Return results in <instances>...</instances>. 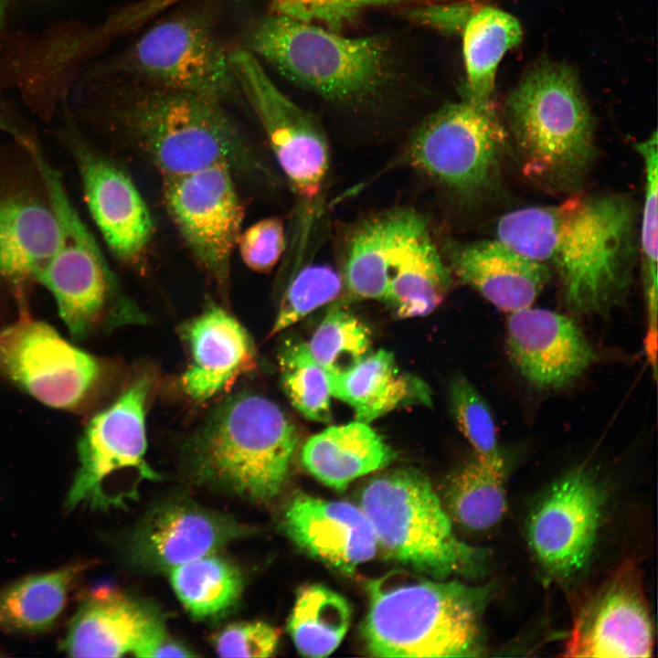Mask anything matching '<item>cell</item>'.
Instances as JSON below:
<instances>
[{
	"label": "cell",
	"instance_id": "4",
	"mask_svg": "<svg viewBox=\"0 0 658 658\" xmlns=\"http://www.w3.org/2000/svg\"><path fill=\"white\" fill-rule=\"evenodd\" d=\"M133 80L117 113L163 179L216 164L247 175L265 170L221 103Z\"/></svg>",
	"mask_w": 658,
	"mask_h": 658
},
{
	"label": "cell",
	"instance_id": "6",
	"mask_svg": "<svg viewBox=\"0 0 658 658\" xmlns=\"http://www.w3.org/2000/svg\"><path fill=\"white\" fill-rule=\"evenodd\" d=\"M299 436L281 409L265 397L236 395L193 438L196 472L240 494L274 497L288 476Z\"/></svg>",
	"mask_w": 658,
	"mask_h": 658
},
{
	"label": "cell",
	"instance_id": "44",
	"mask_svg": "<svg viewBox=\"0 0 658 658\" xmlns=\"http://www.w3.org/2000/svg\"><path fill=\"white\" fill-rule=\"evenodd\" d=\"M4 4H5V0H0V22H1V19L3 16Z\"/></svg>",
	"mask_w": 658,
	"mask_h": 658
},
{
	"label": "cell",
	"instance_id": "13",
	"mask_svg": "<svg viewBox=\"0 0 658 658\" xmlns=\"http://www.w3.org/2000/svg\"><path fill=\"white\" fill-rule=\"evenodd\" d=\"M242 97L254 111L272 153L294 193L318 196L330 164L326 136L313 115L290 100L246 48L229 52Z\"/></svg>",
	"mask_w": 658,
	"mask_h": 658
},
{
	"label": "cell",
	"instance_id": "1",
	"mask_svg": "<svg viewBox=\"0 0 658 658\" xmlns=\"http://www.w3.org/2000/svg\"><path fill=\"white\" fill-rule=\"evenodd\" d=\"M639 205L623 193L568 196L503 215L496 239L547 266L577 314L605 316L626 302L639 259Z\"/></svg>",
	"mask_w": 658,
	"mask_h": 658
},
{
	"label": "cell",
	"instance_id": "19",
	"mask_svg": "<svg viewBox=\"0 0 658 658\" xmlns=\"http://www.w3.org/2000/svg\"><path fill=\"white\" fill-rule=\"evenodd\" d=\"M506 347L519 374L541 390L569 385L598 358L575 320L531 306L510 313Z\"/></svg>",
	"mask_w": 658,
	"mask_h": 658
},
{
	"label": "cell",
	"instance_id": "17",
	"mask_svg": "<svg viewBox=\"0 0 658 658\" xmlns=\"http://www.w3.org/2000/svg\"><path fill=\"white\" fill-rule=\"evenodd\" d=\"M78 170L89 213L111 251L134 263L154 234L150 210L131 177L70 131L62 139Z\"/></svg>",
	"mask_w": 658,
	"mask_h": 658
},
{
	"label": "cell",
	"instance_id": "38",
	"mask_svg": "<svg viewBox=\"0 0 658 658\" xmlns=\"http://www.w3.org/2000/svg\"><path fill=\"white\" fill-rule=\"evenodd\" d=\"M343 290L340 272L332 267L325 264L303 267L284 292L270 335L280 333L335 300Z\"/></svg>",
	"mask_w": 658,
	"mask_h": 658
},
{
	"label": "cell",
	"instance_id": "15",
	"mask_svg": "<svg viewBox=\"0 0 658 658\" xmlns=\"http://www.w3.org/2000/svg\"><path fill=\"white\" fill-rule=\"evenodd\" d=\"M227 164L163 179L167 212L197 263L221 287L241 233L243 207Z\"/></svg>",
	"mask_w": 658,
	"mask_h": 658
},
{
	"label": "cell",
	"instance_id": "20",
	"mask_svg": "<svg viewBox=\"0 0 658 658\" xmlns=\"http://www.w3.org/2000/svg\"><path fill=\"white\" fill-rule=\"evenodd\" d=\"M440 249L452 276L508 313L532 306L552 276L547 266L498 239H448Z\"/></svg>",
	"mask_w": 658,
	"mask_h": 658
},
{
	"label": "cell",
	"instance_id": "30",
	"mask_svg": "<svg viewBox=\"0 0 658 658\" xmlns=\"http://www.w3.org/2000/svg\"><path fill=\"white\" fill-rule=\"evenodd\" d=\"M85 569L79 563L31 575L0 589V631L40 632L62 612L69 590Z\"/></svg>",
	"mask_w": 658,
	"mask_h": 658
},
{
	"label": "cell",
	"instance_id": "28",
	"mask_svg": "<svg viewBox=\"0 0 658 658\" xmlns=\"http://www.w3.org/2000/svg\"><path fill=\"white\" fill-rule=\"evenodd\" d=\"M332 397L347 404L356 420L369 423L387 413L413 404H430L423 381L398 368L393 354L379 349L349 371L328 376Z\"/></svg>",
	"mask_w": 658,
	"mask_h": 658
},
{
	"label": "cell",
	"instance_id": "9",
	"mask_svg": "<svg viewBox=\"0 0 658 658\" xmlns=\"http://www.w3.org/2000/svg\"><path fill=\"white\" fill-rule=\"evenodd\" d=\"M120 68L133 79L221 104L242 97L229 52L207 7L183 10L150 27L127 50Z\"/></svg>",
	"mask_w": 658,
	"mask_h": 658
},
{
	"label": "cell",
	"instance_id": "33",
	"mask_svg": "<svg viewBox=\"0 0 658 658\" xmlns=\"http://www.w3.org/2000/svg\"><path fill=\"white\" fill-rule=\"evenodd\" d=\"M170 570V581L177 598L196 618L224 613L236 603L241 592L239 571L211 554Z\"/></svg>",
	"mask_w": 658,
	"mask_h": 658
},
{
	"label": "cell",
	"instance_id": "32",
	"mask_svg": "<svg viewBox=\"0 0 658 658\" xmlns=\"http://www.w3.org/2000/svg\"><path fill=\"white\" fill-rule=\"evenodd\" d=\"M504 474L505 469L477 458L458 469L445 489L451 516L472 531H483L495 525L507 506Z\"/></svg>",
	"mask_w": 658,
	"mask_h": 658
},
{
	"label": "cell",
	"instance_id": "39",
	"mask_svg": "<svg viewBox=\"0 0 658 658\" xmlns=\"http://www.w3.org/2000/svg\"><path fill=\"white\" fill-rule=\"evenodd\" d=\"M450 0H271L273 13L305 22H322L337 32L369 7L402 5L412 7Z\"/></svg>",
	"mask_w": 658,
	"mask_h": 658
},
{
	"label": "cell",
	"instance_id": "34",
	"mask_svg": "<svg viewBox=\"0 0 658 658\" xmlns=\"http://www.w3.org/2000/svg\"><path fill=\"white\" fill-rule=\"evenodd\" d=\"M657 132L638 142L634 148L644 163V205L639 228V257L642 263L643 292L647 312V333L644 347L657 348V193L658 145Z\"/></svg>",
	"mask_w": 658,
	"mask_h": 658
},
{
	"label": "cell",
	"instance_id": "27",
	"mask_svg": "<svg viewBox=\"0 0 658 658\" xmlns=\"http://www.w3.org/2000/svg\"><path fill=\"white\" fill-rule=\"evenodd\" d=\"M394 450L368 423L332 426L302 445V467L318 481L344 491L355 479L389 465Z\"/></svg>",
	"mask_w": 658,
	"mask_h": 658
},
{
	"label": "cell",
	"instance_id": "7",
	"mask_svg": "<svg viewBox=\"0 0 658 658\" xmlns=\"http://www.w3.org/2000/svg\"><path fill=\"white\" fill-rule=\"evenodd\" d=\"M359 507L378 547L419 573L443 579L476 575L487 553L460 540L429 479L414 469L389 471L362 489Z\"/></svg>",
	"mask_w": 658,
	"mask_h": 658
},
{
	"label": "cell",
	"instance_id": "37",
	"mask_svg": "<svg viewBox=\"0 0 658 658\" xmlns=\"http://www.w3.org/2000/svg\"><path fill=\"white\" fill-rule=\"evenodd\" d=\"M452 417L475 451V458L505 469L492 411L473 385L464 377L451 380L449 390Z\"/></svg>",
	"mask_w": 658,
	"mask_h": 658
},
{
	"label": "cell",
	"instance_id": "12",
	"mask_svg": "<svg viewBox=\"0 0 658 658\" xmlns=\"http://www.w3.org/2000/svg\"><path fill=\"white\" fill-rule=\"evenodd\" d=\"M106 371L103 360L46 322L22 315L0 328V376L50 408L87 411Z\"/></svg>",
	"mask_w": 658,
	"mask_h": 658
},
{
	"label": "cell",
	"instance_id": "31",
	"mask_svg": "<svg viewBox=\"0 0 658 658\" xmlns=\"http://www.w3.org/2000/svg\"><path fill=\"white\" fill-rule=\"evenodd\" d=\"M351 621V607L339 593L313 584L301 589L288 622L298 652L325 657L341 643Z\"/></svg>",
	"mask_w": 658,
	"mask_h": 658
},
{
	"label": "cell",
	"instance_id": "5",
	"mask_svg": "<svg viewBox=\"0 0 658 658\" xmlns=\"http://www.w3.org/2000/svg\"><path fill=\"white\" fill-rule=\"evenodd\" d=\"M244 39L247 50L292 82L335 103L366 101L392 73L390 50L383 38L345 37L277 13L251 25Z\"/></svg>",
	"mask_w": 658,
	"mask_h": 658
},
{
	"label": "cell",
	"instance_id": "3",
	"mask_svg": "<svg viewBox=\"0 0 658 658\" xmlns=\"http://www.w3.org/2000/svg\"><path fill=\"white\" fill-rule=\"evenodd\" d=\"M362 625L377 657H474L483 651V614L489 589L391 571L366 583Z\"/></svg>",
	"mask_w": 658,
	"mask_h": 658
},
{
	"label": "cell",
	"instance_id": "8",
	"mask_svg": "<svg viewBox=\"0 0 658 658\" xmlns=\"http://www.w3.org/2000/svg\"><path fill=\"white\" fill-rule=\"evenodd\" d=\"M506 143L494 108L462 100L421 122L406 145L403 161L454 195L474 200L498 187Z\"/></svg>",
	"mask_w": 658,
	"mask_h": 658
},
{
	"label": "cell",
	"instance_id": "26",
	"mask_svg": "<svg viewBox=\"0 0 658 658\" xmlns=\"http://www.w3.org/2000/svg\"><path fill=\"white\" fill-rule=\"evenodd\" d=\"M410 210L392 208L351 227L344 242L339 271L349 300L384 302L392 260Z\"/></svg>",
	"mask_w": 658,
	"mask_h": 658
},
{
	"label": "cell",
	"instance_id": "40",
	"mask_svg": "<svg viewBox=\"0 0 658 658\" xmlns=\"http://www.w3.org/2000/svg\"><path fill=\"white\" fill-rule=\"evenodd\" d=\"M237 247L248 268L261 273L271 271L286 249L282 221L270 217L253 223L240 233Z\"/></svg>",
	"mask_w": 658,
	"mask_h": 658
},
{
	"label": "cell",
	"instance_id": "24",
	"mask_svg": "<svg viewBox=\"0 0 658 658\" xmlns=\"http://www.w3.org/2000/svg\"><path fill=\"white\" fill-rule=\"evenodd\" d=\"M183 333L190 362L180 378V387L192 400L213 398L255 364L251 337L219 306L207 308L186 324Z\"/></svg>",
	"mask_w": 658,
	"mask_h": 658
},
{
	"label": "cell",
	"instance_id": "21",
	"mask_svg": "<svg viewBox=\"0 0 658 658\" xmlns=\"http://www.w3.org/2000/svg\"><path fill=\"white\" fill-rule=\"evenodd\" d=\"M284 527L300 548L345 574L372 559L378 548L365 513L344 501L299 494L286 508Z\"/></svg>",
	"mask_w": 658,
	"mask_h": 658
},
{
	"label": "cell",
	"instance_id": "42",
	"mask_svg": "<svg viewBox=\"0 0 658 658\" xmlns=\"http://www.w3.org/2000/svg\"><path fill=\"white\" fill-rule=\"evenodd\" d=\"M411 20L444 32L462 30L472 14L468 4L457 2L434 3L408 7Z\"/></svg>",
	"mask_w": 658,
	"mask_h": 658
},
{
	"label": "cell",
	"instance_id": "10",
	"mask_svg": "<svg viewBox=\"0 0 658 658\" xmlns=\"http://www.w3.org/2000/svg\"><path fill=\"white\" fill-rule=\"evenodd\" d=\"M60 226L58 246L36 281L53 296L58 313L77 340L121 322L125 304L96 241L72 204L59 173L46 167Z\"/></svg>",
	"mask_w": 658,
	"mask_h": 658
},
{
	"label": "cell",
	"instance_id": "23",
	"mask_svg": "<svg viewBox=\"0 0 658 658\" xmlns=\"http://www.w3.org/2000/svg\"><path fill=\"white\" fill-rule=\"evenodd\" d=\"M163 628L151 608L117 590L101 589L80 605L60 648L71 657L136 656Z\"/></svg>",
	"mask_w": 658,
	"mask_h": 658
},
{
	"label": "cell",
	"instance_id": "35",
	"mask_svg": "<svg viewBox=\"0 0 658 658\" xmlns=\"http://www.w3.org/2000/svg\"><path fill=\"white\" fill-rule=\"evenodd\" d=\"M279 366L282 387L294 409L310 420L328 423L332 419L329 377L308 344L286 341L279 354Z\"/></svg>",
	"mask_w": 658,
	"mask_h": 658
},
{
	"label": "cell",
	"instance_id": "43",
	"mask_svg": "<svg viewBox=\"0 0 658 658\" xmlns=\"http://www.w3.org/2000/svg\"><path fill=\"white\" fill-rule=\"evenodd\" d=\"M138 657H189L194 653L167 636L164 628L154 634L139 650Z\"/></svg>",
	"mask_w": 658,
	"mask_h": 658
},
{
	"label": "cell",
	"instance_id": "2",
	"mask_svg": "<svg viewBox=\"0 0 658 658\" xmlns=\"http://www.w3.org/2000/svg\"><path fill=\"white\" fill-rule=\"evenodd\" d=\"M507 142L521 174L552 195L582 191L598 155L595 124L576 73L543 62L506 99Z\"/></svg>",
	"mask_w": 658,
	"mask_h": 658
},
{
	"label": "cell",
	"instance_id": "11",
	"mask_svg": "<svg viewBox=\"0 0 658 658\" xmlns=\"http://www.w3.org/2000/svg\"><path fill=\"white\" fill-rule=\"evenodd\" d=\"M32 139L0 145V283L36 281L56 251L60 226Z\"/></svg>",
	"mask_w": 658,
	"mask_h": 658
},
{
	"label": "cell",
	"instance_id": "14",
	"mask_svg": "<svg viewBox=\"0 0 658 658\" xmlns=\"http://www.w3.org/2000/svg\"><path fill=\"white\" fill-rule=\"evenodd\" d=\"M151 378L133 380L107 408L90 419L78 441L79 468L65 506L110 507L108 483L116 473L133 469L145 479L157 475L145 462V414Z\"/></svg>",
	"mask_w": 658,
	"mask_h": 658
},
{
	"label": "cell",
	"instance_id": "41",
	"mask_svg": "<svg viewBox=\"0 0 658 658\" xmlns=\"http://www.w3.org/2000/svg\"><path fill=\"white\" fill-rule=\"evenodd\" d=\"M279 633L271 625L260 622L231 624L219 631L214 646L221 657H269L276 651Z\"/></svg>",
	"mask_w": 658,
	"mask_h": 658
},
{
	"label": "cell",
	"instance_id": "18",
	"mask_svg": "<svg viewBox=\"0 0 658 658\" xmlns=\"http://www.w3.org/2000/svg\"><path fill=\"white\" fill-rule=\"evenodd\" d=\"M653 630L640 576L626 564L578 615L564 656L649 657Z\"/></svg>",
	"mask_w": 658,
	"mask_h": 658
},
{
	"label": "cell",
	"instance_id": "36",
	"mask_svg": "<svg viewBox=\"0 0 658 658\" xmlns=\"http://www.w3.org/2000/svg\"><path fill=\"white\" fill-rule=\"evenodd\" d=\"M371 334L344 302L334 303L316 328L309 349L328 376L344 374L371 353Z\"/></svg>",
	"mask_w": 658,
	"mask_h": 658
},
{
	"label": "cell",
	"instance_id": "22",
	"mask_svg": "<svg viewBox=\"0 0 658 658\" xmlns=\"http://www.w3.org/2000/svg\"><path fill=\"white\" fill-rule=\"evenodd\" d=\"M240 534L239 525L220 515L175 503L155 510L137 528L128 553L145 568L172 569L213 553Z\"/></svg>",
	"mask_w": 658,
	"mask_h": 658
},
{
	"label": "cell",
	"instance_id": "29",
	"mask_svg": "<svg viewBox=\"0 0 658 658\" xmlns=\"http://www.w3.org/2000/svg\"><path fill=\"white\" fill-rule=\"evenodd\" d=\"M462 32L467 74L463 100L494 108L497 66L504 53L521 42V25L510 14L487 6L471 15Z\"/></svg>",
	"mask_w": 658,
	"mask_h": 658
},
{
	"label": "cell",
	"instance_id": "16",
	"mask_svg": "<svg viewBox=\"0 0 658 658\" xmlns=\"http://www.w3.org/2000/svg\"><path fill=\"white\" fill-rule=\"evenodd\" d=\"M604 495L592 472L581 465L559 478L527 520V539L541 567L568 578L588 562L596 542Z\"/></svg>",
	"mask_w": 658,
	"mask_h": 658
},
{
	"label": "cell",
	"instance_id": "25",
	"mask_svg": "<svg viewBox=\"0 0 658 658\" xmlns=\"http://www.w3.org/2000/svg\"><path fill=\"white\" fill-rule=\"evenodd\" d=\"M452 273L425 218L414 211L393 259L384 302L398 318L431 313L445 299Z\"/></svg>",
	"mask_w": 658,
	"mask_h": 658
}]
</instances>
